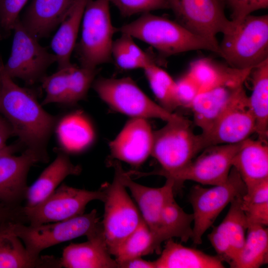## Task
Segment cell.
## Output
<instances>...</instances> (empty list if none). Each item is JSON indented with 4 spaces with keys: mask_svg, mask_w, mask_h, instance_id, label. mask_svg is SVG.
<instances>
[{
    "mask_svg": "<svg viewBox=\"0 0 268 268\" xmlns=\"http://www.w3.org/2000/svg\"><path fill=\"white\" fill-rule=\"evenodd\" d=\"M124 17L147 13L158 9H169L166 0H109Z\"/></svg>",
    "mask_w": 268,
    "mask_h": 268,
    "instance_id": "36",
    "label": "cell"
},
{
    "mask_svg": "<svg viewBox=\"0 0 268 268\" xmlns=\"http://www.w3.org/2000/svg\"><path fill=\"white\" fill-rule=\"evenodd\" d=\"M92 86L111 108L131 118H155L167 122L182 117L154 102L130 77H100L94 80Z\"/></svg>",
    "mask_w": 268,
    "mask_h": 268,
    "instance_id": "7",
    "label": "cell"
},
{
    "mask_svg": "<svg viewBox=\"0 0 268 268\" xmlns=\"http://www.w3.org/2000/svg\"><path fill=\"white\" fill-rule=\"evenodd\" d=\"M49 157L26 148L19 155L0 157V202L18 207L25 201L29 186L27 176L37 163H47Z\"/></svg>",
    "mask_w": 268,
    "mask_h": 268,
    "instance_id": "15",
    "label": "cell"
},
{
    "mask_svg": "<svg viewBox=\"0 0 268 268\" xmlns=\"http://www.w3.org/2000/svg\"><path fill=\"white\" fill-rule=\"evenodd\" d=\"M153 131L147 119L131 118L109 144L111 156L137 167L151 155Z\"/></svg>",
    "mask_w": 268,
    "mask_h": 268,
    "instance_id": "16",
    "label": "cell"
},
{
    "mask_svg": "<svg viewBox=\"0 0 268 268\" xmlns=\"http://www.w3.org/2000/svg\"><path fill=\"white\" fill-rule=\"evenodd\" d=\"M80 166L73 164L66 151L59 150L54 160L41 173L36 180L29 186L25 206H33L50 196L70 175H78Z\"/></svg>",
    "mask_w": 268,
    "mask_h": 268,
    "instance_id": "24",
    "label": "cell"
},
{
    "mask_svg": "<svg viewBox=\"0 0 268 268\" xmlns=\"http://www.w3.org/2000/svg\"><path fill=\"white\" fill-rule=\"evenodd\" d=\"M111 184L101 187L105 191L104 218L102 222L106 243L111 255L115 256L123 241L142 220L137 207L114 168Z\"/></svg>",
    "mask_w": 268,
    "mask_h": 268,
    "instance_id": "9",
    "label": "cell"
},
{
    "mask_svg": "<svg viewBox=\"0 0 268 268\" xmlns=\"http://www.w3.org/2000/svg\"><path fill=\"white\" fill-rule=\"evenodd\" d=\"M242 85L219 87L197 95L190 108L193 114L194 122L201 129L202 134H206L210 131Z\"/></svg>",
    "mask_w": 268,
    "mask_h": 268,
    "instance_id": "25",
    "label": "cell"
},
{
    "mask_svg": "<svg viewBox=\"0 0 268 268\" xmlns=\"http://www.w3.org/2000/svg\"><path fill=\"white\" fill-rule=\"evenodd\" d=\"M105 196L102 188L97 191H89L61 184L40 203L31 207L23 206L26 224L39 225L82 214L89 202L93 200L104 201Z\"/></svg>",
    "mask_w": 268,
    "mask_h": 268,
    "instance_id": "11",
    "label": "cell"
},
{
    "mask_svg": "<svg viewBox=\"0 0 268 268\" xmlns=\"http://www.w3.org/2000/svg\"><path fill=\"white\" fill-rule=\"evenodd\" d=\"M176 22L192 33L219 46V33L230 32L234 24L224 13L222 0H166Z\"/></svg>",
    "mask_w": 268,
    "mask_h": 268,
    "instance_id": "12",
    "label": "cell"
},
{
    "mask_svg": "<svg viewBox=\"0 0 268 268\" xmlns=\"http://www.w3.org/2000/svg\"><path fill=\"white\" fill-rule=\"evenodd\" d=\"M76 0H32L20 19L24 28L38 40L47 37L66 18Z\"/></svg>",
    "mask_w": 268,
    "mask_h": 268,
    "instance_id": "20",
    "label": "cell"
},
{
    "mask_svg": "<svg viewBox=\"0 0 268 268\" xmlns=\"http://www.w3.org/2000/svg\"><path fill=\"white\" fill-rule=\"evenodd\" d=\"M4 65V64L2 62V59L0 56V68Z\"/></svg>",
    "mask_w": 268,
    "mask_h": 268,
    "instance_id": "47",
    "label": "cell"
},
{
    "mask_svg": "<svg viewBox=\"0 0 268 268\" xmlns=\"http://www.w3.org/2000/svg\"><path fill=\"white\" fill-rule=\"evenodd\" d=\"M118 170L122 183L131 191L141 212V216L153 234L158 247L160 241V222L162 209L169 195L174 192V182L167 179L164 185L159 188H151L134 182L128 172H125L117 161L112 163Z\"/></svg>",
    "mask_w": 268,
    "mask_h": 268,
    "instance_id": "18",
    "label": "cell"
},
{
    "mask_svg": "<svg viewBox=\"0 0 268 268\" xmlns=\"http://www.w3.org/2000/svg\"><path fill=\"white\" fill-rule=\"evenodd\" d=\"M176 83L180 107L190 108L193 101L200 92L199 86L188 73L179 78Z\"/></svg>",
    "mask_w": 268,
    "mask_h": 268,
    "instance_id": "39",
    "label": "cell"
},
{
    "mask_svg": "<svg viewBox=\"0 0 268 268\" xmlns=\"http://www.w3.org/2000/svg\"><path fill=\"white\" fill-rule=\"evenodd\" d=\"M12 222L0 223V268H61L60 259L54 256H43L38 260L32 258L14 233Z\"/></svg>",
    "mask_w": 268,
    "mask_h": 268,
    "instance_id": "22",
    "label": "cell"
},
{
    "mask_svg": "<svg viewBox=\"0 0 268 268\" xmlns=\"http://www.w3.org/2000/svg\"><path fill=\"white\" fill-rule=\"evenodd\" d=\"M90 0H76L69 12L61 23L51 43L57 57L58 69L73 64L71 55L74 49L85 7Z\"/></svg>",
    "mask_w": 268,
    "mask_h": 268,
    "instance_id": "27",
    "label": "cell"
},
{
    "mask_svg": "<svg viewBox=\"0 0 268 268\" xmlns=\"http://www.w3.org/2000/svg\"><path fill=\"white\" fill-rule=\"evenodd\" d=\"M13 135L10 125L5 118L0 115V147L6 145V141Z\"/></svg>",
    "mask_w": 268,
    "mask_h": 268,
    "instance_id": "45",
    "label": "cell"
},
{
    "mask_svg": "<svg viewBox=\"0 0 268 268\" xmlns=\"http://www.w3.org/2000/svg\"><path fill=\"white\" fill-rule=\"evenodd\" d=\"M241 143L214 145L205 148L200 155L171 179L174 182V190L181 188L186 181L210 186L225 183Z\"/></svg>",
    "mask_w": 268,
    "mask_h": 268,
    "instance_id": "13",
    "label": "cell"
},
{
    "mask_svg": "<svg viewBox=\"0 0 268 268\" xmlns=\"http://www.w3.org/2000/svg\"><path fill=\"white\" fill-rule=\"evenodd\" d=\"M219 45L220 56L230 67L247 69L258 66L268 59V15L247 16L223 35Z\"/></svg>",
    "mask_w": 268,
    "mask_h": 268,
    "instance_id": "4",
    "label": "cell"
},
{
    "mask_svg": "<svg viewBox=\"0 0 268 268\" xmlns=\"http://www.w3.org/2000/svg\"><path fill=\"white\" fill-rule=\"evenodd\" d=\"M3 67L0 68V113L23 146L49 157L47 146L58 118L46 111L30 90L16 84Z\"/></svg>",
    "mask_w": 268,
    "mask_h": 268,
    "instance_id": "1",
    "label": "cell"
},
{
    "mask_svg": "<svg viewBox=\"0 0 268 268\" xmlns=\"http://www.w3.org/2000/svg\"><path fill=\"white\" fill-rule=\"evenodd\" d=\"M251 75L252 92L248 103L256 123L258 138L268 137V59L253 68Z\"/></svg>",
    "mask_w": 268,
    "mask_h": 268,
    "instance_id": "28",
    "label": "cell"
},
{
    "mask_svg": "<svg viewBox=\"0 0 268 268\" xmlns=\"http://www.w3.org/2000/svg\"><path fill=\"white\" fill-rule=\"evenodd\" d=\"M252 69H238L204 58L192 62L188 73L196 82L201 92L219 87L242 85Z\"/></svg>",
    "mask_w": 268,
    "mask_h": 268,
    "instance_id": "21",
    "label": "cell"
},
{
    "mask_svg": "<svg viewBox=\"0 0 268 268\" xmlns=\"http://www.w3.org/2000/svg\"><path fill=\"white\" fill-rule=\"evenodd\" d=\"M14 35L10 55L4 64V71L11 78L22 80L27 85L41 81L48 68L57 62V57L49 53L29 33L20 18L13 29Z\"/></svg>",
    "mask_w": 268,
    "mask_h": 268,
    "instance_id": "10",
    "label": "cell"
},
{
    "mask_svg": "<svg viewBox=\"0 0 268 268\" xmlns=\"http://www.w3.org/2000/svg\"><path fill=\"white\" fill-rule=\"evenodd\" d=\"M60 262L65 268H119L111 257L103 228L87 237V241L65 247Z\"/></svg>",
    "mask_w": 268,
    "mask_h": 268,
    "instance_id": "19",
    "label": "cell"
},
{
    "mask_svg": "<svg viewBox=\"0 0 268 268\" xmlns=\"http://www.w3.org/2000/svg\"><path fill=\"white\" fill-rule=\"evenodd\" d=\"M64 124L67 148L69 152H78L86 149L94 138L93 129L88 120L79 113L69 117Z\"/></svg>",
    "mask_w": 268,
    "mask_h": 268,
    "instance_id": "33",
    "label": "cell"
},
{
    "mask_svg": "<svg viewBox=\"0 0 268 268\" xmlns=\"http://www.w3.org/2000/svg\"><path fill=\"white\" fill-rule=\"evenodd\" d=\"M143 70L159 105L167 111L173 113L175 110L180 107L176 81L156 63L147 66Z\"/></svg>",
    "mask_w": 268,
    "mask_h": 268,
    "instance_id": "32",
    "label": "cell"
},
{
    "mask_svg": "<svg viewBox=\"0 0 268 268\" xmlns=\"http://www.w3.org/2000/svg\"><path fill=\"white\" fill-rule=\"evenodd\" d=\"M154 252L160 254L161 249L157 246L153 234L142 219L136 228L120 246L115 255V260L119 265L129 259L141 257Z\"/></svg>",
    "mask_w": 268,
    "mask_h": 268,
    "instance_id": "31",
    "label": "cell"
},
{
    "mask_svg": "<svg viewBox=\"0 0 268 268\" xmlns=\"http://www.w3.org/2000/svg\"><path fill=\"white\" fill-rule=\"evenodd\" d=\"M28 0H3L0 6V39L13 31L19 14Z\"/></svg>",
    "mask_w": 268,
    "mask_h": 268,
    "instance_id": "37",
    "label": "cell"
},
{
    "mask_svg": "<svg viewBox=\"0 0 268 268\" xmlns=\"http://www.w3.org/2000/svg\"><path fill=\"white\" fill-rule=\"evenodd\" d=\"M23 206L12 207L0 202V223L10 221L26 224Z\"/></svg>",
    "mask_w": 268,
    "mask_h": 268,
    "instance_id": "43",
    "label": "cell"
},
{
    "mask_svg": "<svg viewBox=\"0 0 268 268\" xmlns=\"http://www.w3.org/2000/svg\"><path fill=\"white\" fill-rule=\"evenodd\" d=\"M233 167L248 189L268 179V142L250 137L241 143L232 161Z\"/></svg>",
    "mask_w": 268,
    "mask_h": 268,
    "instance_id": "23",
    "label": "cell"
},
{
    "mask_svg": "<svg viewBox=\"0 0 268 268\" xmlns=\"http://www.w3.org/2000/svg\"><path fill=\"white\" fill-rule=\"evenodd\" d=\"M121 34V36L114 42L125 51L131 58L140 63L144 67L143 69L147 66L155 63L150 56L134 42L132 36L124 33Z\"/></svg>",
    "mask_w": 268,
    "mask_h": 268,
    "instance_id": "40",
    "label": "cell"
},
{
    "mask_svg": "<svg viewBox=\"0 0 268 268\" xmlns=\"http://www.w3.org/2000/svg\"><path fill=\"white\" fill-rule=\"evenodd\" d=\"M231 10V21L237 24L254 11L267 8L268 0H222Z\"/></svg>",
    "mask_w": 268,
    "mask_h": 268,
    "instance_id": "38",
    "label": "cell"
},
{
    "mask_svg": "<svg viewBox=\"0 0 268 268\" xmlns=\"http://www.w3.org/2000/svg\"><path fill=\"white\" fill-rule=\"evenodd\" d=\"M243 197H236L231 201L222 221L208 235L217 256L229 265L239 253L246 239L248 223L241 207Z\"/></svg>",
    "mask_w": 268,
    "mask_h": 268,
    "instance_id": "17",
    "label": "cell"
},
{
    "mask_svg": "<svg viewBox=\"0 0 268 268\" xmlns=\"http://www.w3.org/2000/svg\"><path fill=\"white\" fill-rule=\"evenodd\" d=\"M98 72L97 68H87L73 65L68 74L66 105H74L86 98L88 90Z\"/></svg>",
    "mask_w": 268,
    "mask_h": 268,
    "instance_id": "34",
    "label": "cell"
},
{
    "mask_svg": "<svg viewBox=\"0 0 268 268\" xmlns=\"http://www.w3.org/2000/svg\"><path fill=\"white\" fill-rule=\"evenodd\" d=\"M255 133V118L242 85L210 131L201 134L205 148L214 145L240 143Z\"/></svg>",
    "mask_w": 268,
    "mask_h": 268,
    "instance_id": "14",
    "label": "cell"
},
{
    "mask_svg": "<svg viewBox=\"0 0 268 268\" xmlns=\"http://www.w3.org/2000/svg\"><path fill=\"white\" fill-rule=\"evenodd\" d=\"M155 268H223V261L199 250L187 247L172 239L166 240Z\"/></svg>",
    "mask_w": 268,
    "mask_h": 268,
    "instance_id": "26",
    "label": "cell"
},
{
    "mask_svg": "<svg viewBox=\"0 0 268 268\" xmlns=\"http://www.w3.org/2000/svg\"><path fill=\"white\" fill-rule=\"evenodd\" d=\"M241 207L245 214L248 226L268 225V202L251 204H244Z\"/></svg>",
    "mask_w": 268,
    "mask_h": 268,
    "instance_id": "41",
    "label": "cell"
},
{
    "mask_svg": "<svg viewBox=\"0 0 268 268\" xmlns=\"http://www.w3.org/2000/svg\"><path fill=\"white\" fill-rule=\"evenodd\" d=\"M130 35L169 56L192 50H205L220 56L219 46L198 36L176 21L150 12L117 28V32Z\"/></svg>",
    "mask_w": 268,
    "mask_h": 268,
    "instance_id": "2",
    "label": "cell"
},
{
    "mask_svg": "<svg viewBox=\"0 0 268 268\" xmlns=\"http://www.w3.org/2000/svg\"><path fill=\"white\" fill-rule=\"evenodd\" d=\"M23 145L18 141V143L11 144L5 145L4 146L0 147V157L14 154L18 151L21 147H23Z\"/></svg>",
    "mask_w": 268,
    "mask_h": 268,
    "instance_id": "46",
    "label": "cell"
},
{
    "mask_svg": "<svg viewBox=\"0 0 268 268\" xmlns=\"http://www.w3.org/2000/svg\"><path fill=\"white\" fill-rule=\"evenodd\" d=\"M97 210L82 214L68 219L32 226L12 222L14 233L24 244L33 259L40 260L44 250L77 237L93 235L103 228Z\"/></svg>",
    "mask_w": 268,
    "mask_h": 268,
    "instance_id": "6",
    "label": "cell"
},
{
    "mask_svg": "<svg viewBox=\"0 0 268 268\" xmlns=\"http://www.w3.org/2000/svg\"><path fill=\"white\" fill-rule=\"evenodd\" d=\"M119 265V268H155L154 261H146L141 257L129 259Z\"/></svg>",
    "mask_w": 268,
    "mask_h": 268,
    "instance_id": "44",
    "label": "cell"
},
{
    "mask_svg": "<svg viewBox=\"0 0 268 268\" xmlns=\"http://www.w3.org/2000/svg\"><path fill=\"white\" fill-rule=\"evenodd\" d=\"M2 0H0V4H1V2H2Z\"/></svg>",
    "mask_w": 268,
    "mask_h": 268,
    "instance_id": "48",
    "label": "cell"
},
{
    "mask_svg": "<svg viewBox=\"0 0 268 268\" xmlns=\"http://www.w3.org/2000/svg\"><path fill=\"white\" fill-rule=\"evenodd\" d=\"M204 149L201 134L194 133L188 120L182 117L167 122L162 128L153 131L151 155L161 169L147 174L172 179Z\"/></svg>",
    "mask_w": 268,
    "mask_h": 268,
    "instance_id": "3",
    "label": "cell"
},
{
    "mask_svg": "<svg viewBox=\"0 0 268 268\" xmlns=\"http://www.w3.org/2000/svg\"><path fill=\"white\" fill-rule=\"evenodd\" d=\"M73 65L67 67L58 69L56 72L50 75H46L41 80L46 93L45 97L41 103L42 106L52 103L66 105L68 74Z\"/></svg>",
    "mask_w": 268,
    "mask_h": 268,
    "instance_id": "35",
    "label": "cell"
},
{
    "mask_svg": "<svg viewBox=\"0 0 268 268\" xmlns=\"http://www.w3.org/2000/svg\"><path fill=\"white\" fill-rule=\"evenodd\" d=\"M194 220L193 213L186 212L177 203L174 192L167 197L160 216V241L162 243L168 239L177 237L183 242L192 238Z\"/></svg>",
    "mask_w": 268,
    "mask_h": 268,
    "instance_id": "29",
    "label": "cell"
},
{
    "mask_svg": "<svg viewBox=\"0 0 268 268\" xmlns=\"http://www.w3.org/2000/svg\"><path fill=\"white\" fill-rule=\"evenodd\" d=\"M241 202L244 204L268 202V179L247 189L246 193L242 197Z\"/></svg>",
    "mask_w": 268,
    "mask_h": 268,
    "instance_id": "42",
    "label": "cell"
},
{
    "mask_svg": "<svg viewBox=\"0 0 268 268\" xmlns=\"http://www.w3.org/2000/svg\"><path fill=\"white\" fill-rule=\"evenodd\" d=\"M268 262V230L260 225L248 226L244 245L230 265L233 268H258Z\"/></svg>",
    "mask_w": 268,
    "mask_h": 268,
    "instance_id": "30",
    "label": "cell"
},
{
    "mask_svg": "<svg viewBox=\"0 0 268 268\" xmlns=\"http://www.w3.org/2000/svg\"></svg>",
    "mask_w": 268,
    "mask_h": 268,
    "instance_id": "49",
    "label": "cell"
},
{
    "mask_svg": "<svg viewBox=\"0 0 268 268\" xmlns=\"http://www.w3.org/2000/svg\"><path fill=\"white\" fill-rule=\"evenodd\" d=\"M109 0H90L81 22V34L74 49L80 67L96 68L112 59L113 37L117 28L112 24Z\"/></svg>",
    "mask_w": 268,
    "mask_h": 268,
    "instance_id": "5",
    "label": "cell"
},
{
    "mask_svg": "<svg viewBox=\"0 0 268 268\" xmlns=\"http://www.w3.org/2000/svg\"><path fill=\"white\" fill-rule=\"evenodd\" d=\"M212 186L204 188L196 185L190 190L189 200L194 215L191 239L196 244L202 243L203 234L224 208L235 198L244 196L247 192L245 184L233 167L225 183Z\"/></svg>",
    "mask_w": 268,
    "mask_h": 268,
    "instance_id": "8",
    "label": "cell"
}]
</instances>
